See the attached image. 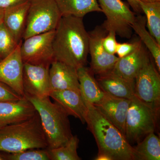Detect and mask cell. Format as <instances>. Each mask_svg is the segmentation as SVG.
<instances>
[{"label":"cell","instance_id":"obj_16","mask_svg":"<svg viewBox=\"0 0 160 160\" xmlns=\"http://www.w3.org/2000/svg\"><path fill=\"white\" fill-rule=\"evenodd\" d=\"M36 112L34 107L25 97L15 102H1L0 129L28 119Z\"/></svg>","mask_w":160,"mask_h":160},{"label":"cell","instance_id":"obj_3","mask_svg":"<svg viewBox=\"0 0 160 160\" xmlns=\"http://www.w3.org/2000/svg\"><path fill=\"white\" fill-rule=\"evenodd\" d=\"M48 148L46 135L37 111L28 119L0 129V151L15 153L27 149Z\"/></svg>","mask_w":160,"mask_h":160},{"label":"cell","instance_id":"obj_7","mask_svg":"<svg viewBox=\"0 0 160 160\" xmlns=\"http://www.w3.org/2000/svg\"><path fill=\"white\" fill-rule=\"evenodd\" d=\"M106 20L102 26L121 37L129 38L136 20L134 13L122 0H97Z\"/></svg>","mask_w":160,"mask_h":160},{"label":"cell","instance_id":"obj_21","mask_svg":"<svg viewBox=\"0 0 160 160\" xmlns=\"http://www.w3.org/2000/svg\"><path fill=\"white\" fill-rule=\"evenodd\" d=\"M62 16L83 18L89 12H102L97 0H55Z\"/></svg>","mask_w":160,"mask_h":160},{"label":"cell","instance_id":"obj_17","mask_svg":"<svg viewBox=\"0 0 160 160\" xmlns=\"http://www.w3.org/2000/svg\"><path fill=\"white\" fill-rule=\"evenodd\" d=\"M98 84L104 92L116 97L131 100L135 95V81L124 78L110 71L98 75Z\"/></svg>","mask_w":160,"mask_h":160},{"label":"cell","instance_id":"obj_25","mask_svg":"<svg viewBox=\"0 0 160 160\" xmlns=\"http://www.w3.org/2000/svg\"><path fill=\"white\" fill-rule=\"evenodd\" d=\"M79 140L72 136L65 145L58 148L48 149L50 160H81L77 152Z\"/></svg>","mask_w":160,"mask_h":160},{"label":"cell","instance_id":"obj_28","mask_svg":"<svg viewBox=\"0 0 160 160\" xmlns=\"http://www.w3.org/2000/svg\"><path fill=\"white\" fill-rule=\"evenodd\" d=\"M24 98L18 94L9 86L0 82V102H15Z\"/></svg>","mask_w":160,"mask_h":160},{"label":"cell","instance_id":"obj_9","mask_svg":"<svg viewBox=\"0 0 160 160\" xmlns=\"http://www.w3.org/2000/svg\"><path fill=\"white\" fill-rule=\"evenodd\" d=\"M55 30L24 39L20 48L23 63L50 66L54 61L52 42Z\"/></svg>","mask_w":160,"mask_h":160},{"label":"cell","instance_id":"obj_1","mask_svg":"<svg viewBox=\"0 0 160 160\" xmlns=\"http://www.w3.org/2000/svg\"><path fill=\"white\" fill-rule=\"evenodd\" d=\"M52 48L54 61L77 69L85 66L89 53V33L83 18L62 16L55 30Z\"/></svg>","mask_w":160,"mask_h":160},{"label":"cell","instance_id":"obj_15","mask_svg":"<svg viewBox=\"0 0 160 160\" xmlns=\"http://www.w3.org/2000/svg\"><path fill=\"white\" fill-rule=\"evenodd\" d=\"M49 97L69 116L78 119L83 124L86 123L88 108L80 92L71 89L52 91Z\"/></svg>","mask_w":160,"mask_h":160},{"label":"cell","instance_id":"obj_11","mask_svg":"<svg viewBox=\"0 0 160 160\" xmlns=\"http://www.w3.org/2000/svg\"><path fill=\"white\" fill-rule=\"evenodd\" d=\"M102 26L96 27L89 32V53L91 56L90 70L99 75L111 71L119 58L108 53L102 44V39L107 34Z\"/></svg>","mask_w":160,"mask_h":160},{"label":"cell","instance_id":"obj_26","mask_svg":"<svg viewBox=\"0 0 160 160\" xmlns=\"http://www.w3.org/2000/svg\"><path fill=\"white\" fill-rule=\"evenodd\" d=\"M2 155L4 160H50L47 149H27Z\"/></svg>","mask_w":160,"mask_h":160},{"label":"cell","instance_id":"obj_27","mask_svg":"<svg viewBox=\"0 0 160 160\" xmlns=\"http://www.w3.org/2000/svg\"><path fill=\"white\" fill-rule=\"evenodd\" d=\"M19 43L16 41L3 22L1 23L0 24V57L5 58L9 55L14 51Z\"/></svg>","mask_w":160,"mask_h":160},{"label":"cell","instance_id":"obj_31","mask_svg":"<svg viewBox=\"0 0 160 160\" xmlns=\"http://www.w3.org/2000/svg\"><path fill=\"white\" fill-rule=\"evenodd\" d=\"M29 1L30 0H0V8L5 9Z\"/></svg>","mask_w":160,"mask_h":160},{"label":"cell","instance_id":"obj_34","mask_svg":"<svg viewBox=\"0 0 160 160\" xmlns=\"http://www.w3.org/2000/svg\"><path fill=\"white\" fill-rule=\"evenodd\" d=\"M4 12V9L0 8V24L3 22Z\"/></svg>","mask_w":160,"mask_h":160},{"label":"cell","instance_id":"obj_20","mask_svg":"<svg viewBox=\"0 0 160 160\" xmlns=\"http://www.w3.org/2000/svg\"><path fill=\"white\" fill-rule=\"evenodd\" d=\"M77 70L80 93L84 102L86 104L96 105L102 101L106 92L100 88L90 69L83 66Z\"/></svg>","mask_w":160,"mask_h":160},{"label":"cell","instance_id":"obj_12","mask_svg":"<svg viewBox=\"0 0 160 160\" xmlns=\"http://www.w3.org/2000/svg\"><path fill=\"white\" fill-rule=\"evenodd\" d=\"M22 40L10 54L0 57V82L6 84L18 94L25 97L22 84L23 63L20 48Z\"/></svg>","mask_w":160,"mask_h":160},{"label":"cell","instance_id":"obj_30","mask_svg":"<svg viewBox=\"0 0 160 160\" xmlns=\"http://www.w3.org/2000/svg\"><path fill=\"white\" fill-rule=\"evenodd\" d=\"M141 42V41H138L132 43H118L116 53L119 58L124 57L134 51Z\"/></svg>","mask_w":160,"mask_h":160},{"label":"cell","instance_id":"obj_14","mask_svg":"<svg viewBox=\"0 0 160 160\" xmlns=\"http://www.w3.org/2000/svg\"><path fill=\"white\" fill-rule=\"evenodd\" d=\"M49 76L51 91L71 89L80 92L78 70L74 67L54 60L49 67Z\"/></svg>","mask_w":160,"mask_h":160},{"label":"cell","instance_id":"obj_32","mask_svg":"<svg viewBox=\"0 0 160 160\" xmlns=\"http://www.w3.org/2000/svg\"><path fill=\"white\" fill-rule=\"evenodd\" d=\"M127 1L135 12L138 13L142 12L138 0H127Z\"/></svg>","mask_w":160,"mask_h":160},{"label":"cell","instance_id":"obj_23","mask_svg":"<svg viewBox=\"0 0 160 160\" xmlns=\"http://www.w3.org/2000/svg\"><path fill=\"white\" fill-rule=\"evenodd\" d=\"M145 18L138 17L136 18L132 26V29L139 36L143 44L148 49L149 52L154 59L158 71H160V45L147 31L145 26Z\"/></svg>","mask_w":160,"mask_h":160},{"label":"cell","instance_id":"obj_35","mask_svg":"<svg viewBox=\"0 0 160 160\" xmlns=\"http://www.w3.org/2000/svg\"><path fill=\"white\" fill-rule=\"evenodd\" d=\"M140 2L144 3H152L156 2H160V0H138Z\"/></svg>","mask_w":160,"mask_h":160},{"label":"cell","instance_id":"obj_6","mask_svg":"<svg viewBox=\"0 0 160 160\" xmlns=\"http://www.w3.org/2000/svg\"><path fill=\"white\" fill-rule=\"evenodd\" d=\"M62 16L55 0H30L23 38L55 30Z\"/></svg>","mask_w":160,"mask_h":160},{"label":"cell","instance_id":"obj_5","mask_svg":"<svg viewBox=\"0 0 160 160\" xmlns=\"http://www.w3.org/2000/svg\"><path fill=\"white\" fill-rule=\"evenodd\" d=\"M159 112L136 96L132 99L126 116L125 133L130 145L139 142L147 135L155 132Z\"/></svg>","mask_w":160,"mask_h":160},{"label":"cell","instance_id":"obj_19","mask_svg":"<svg viewBox=\"0 0 160 160\" xmlns=\"http://www.w3.org/2000/svg\"><path fill=\"white\" fill-rule=\"evenodd\" d=\"M29 1L4 9L3 22L18 43L22 40Z\"/></svg>","mask_w":160,"mask_h":160},{"label":"cell","instance_id":"obj_4","mask_svg":"<svg viewBox=\"0 0 160 160\" xmlns=\"http://www.w3.org/2000/svg\"><path fill=\"white\" fill-rule=\"evenodd\" d=\"M25 97L31 103L39 115L48 143V149L58 148L65 145L73 136L69 114L57 103L51 102L49 97Z\"/></svg>","mask_w":160,"mask_h":160},{"label":"cell","instance_id":"obj_18","mask_svg":"<svg viewBox=\"0 0 160 160\" xmlns=\"http://www.w3.org/2000/svg\"><path fill=\"white\" fill-rule=\"evenodd\" d=\"M149 53L141 42L131 53L119 58L111 71L126 79L135 81Z\"/></svg>","mask_w":160,"mask_h":160},{"label":"cell","instance_id":"obj_33","mask_svg":"<svg viewBox=\"0 0 160 160\" xmlns=\"http://www.w3.org/2000/svg\"><path fill=\"white\" fill-rule=\"evenodd\" d=\"M95 160H111L110 158L104 155H98V156L95 159Z\"/></svg>","mask_w":160,"mask_h":160},{"label":"cell","instance_id":"obj_8","mask_svg":"<svg viewBox=\"0 0 160 160\" xmlns=\"http://www.w3.org/2000/svg\"><path fill=\"white\" fill-rule=\"evenodd\" d=\"M135 95L143 102L159 110L160 77L150 53L135 80Z\"/></svg>","mask_w":160,"mask_h":160},{"label":"cell","instance_id":"obj_36","mask_svg":"<svg viewBox=\"0 0 160 160\" xmlns=\"http://www.w3.org/2000/svg\"><path fill=\"white\" fill-rule=\"evenodd\" d=\"M4 160V158H3L2 157V155L0 154V160Z\"/></svg>","mask_w":160,"mask_h":160},{"label":"cell","instance_id":"obj_13","mask_svg":"<svg viewBox=\"0 0 160 160\" xmlns=\"http://www.w3.org/2000/svg\"><path fill=\"white\" fill-rule=\"evenodd\" d=\"M131 100L116 97L106 93L102 101L94 106L125 135L126 116Z\"/></svg>","mask_w":160,"mask_h":160},{"label":"cell","instance_id":"obj_24","mask_svg":"<svg viewBox=\"0 0 160 160\" xmlns=\"http://www.w3.org/2000/svg\"><path fill=\"white\" fill-rule=\"evenodd\" d=\"M139 3L146 15L149 33L160 45V2L144 3L139 1Z\"/></svg>","mask_w":160,"mask_h":160},{"label":"cell","instance_id":"obj_29","mask_svg":"<svg viewBox=\"0 0 160 160\" xmlns=\"http://www.w3.org/2000/svg\"><path fill=\"white\" fill-rule=\"evenodd\" d=\"M115 32L109 31L102 39V44L105 50L110 54L115 55L116 52L118 42Z\"/></svg>","mask_w":160,"mask_h":160},{"label":"cell","instance_id":"obj_22","mask_svg":"<svg viewBox=\"0 0 160 160\" xmlns=\"http://www.w3.org/2000/svg\"><path fill=\"white\" fill-rule=\"evenodd\" d=\"M133 147L136 160H160V140L155 132L147 135Z\"/></svg>","mask_w":160,"mask_h":160},{"label":"cell","instance_id":"obj_10","mask_svg":"<svg viewBox=\"0 0 160 160\" xmlns=\"http://www.w3.org/2000/svg\"><path fill=\"white\" fill-rule=\"evenodd\" d=\"M49 67V65L24 63L22 84L25 97H49L51 91Z\"/></svg>","mask_w":160,"mask_h":160},{"label":"cell","instance_id":"obj_2","mask_svg":"<svg viewBox=\"0 0 160 160\" xmlns=\"http://www.w3.org/2000/svg\"><path fill=\"white\" fill-rule=\"evenodd\" d=\"M86 105L88 108L86 123L96 142L98 155H104L111 160H136L133 146L125 135L93 105Z\"/></svg>","mask_w":160,"mask_h":160}]
</instances>
